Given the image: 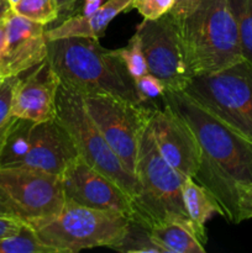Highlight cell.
<instances>
[{"label": "cell", "mask_w": 252, "mask_h": 253, "mask_svg": "<svg viewBox=\"0 0 252 253\" xmlns=\"http://www.w3.org/2000/svg\"><path fill=\"white\" fill-rule=\"evenodd\" d=\"M162 100L190 126L199 143L200 163L193 179L211 193L222 217L237 224V188L252 182V143L184 91L166 90Z\"/></svg>", "instance_id": "obj_1"}, {"label": "cell", "mask_w": 252, "mask_h": 253, "mask_svg": "<svg viewBox=\"0 0 252 253\" xmlns=\"http://www.w3.org/2000/svg\"><path fill=\"white\" fill-rule=\"evenodd\" d=\"M49 66L66 84L81 95H111L142 105L135 79L116 49H106L91 37H66L47 41Z\"/></svg>", "instance_id": "obj_2"}, {"label": "cell", "mask_w": 252, "mask_h": 253, "mask_svg": "<svg viewBox=\"0 0 252 253\" xmlns=\"http://www.w3.org/2000/svg\"><path fill=\"white\" fill-rule=\"evenodd\" d=\"M178 25L193 77L216 73L244 59L229 0H198Z\"/></svg>", "instance_id": "obj_3"}, {"label": "cell", "mask_w": 252, "mask_h": 253, "mask_svg": "<svg viewBox=\"0 0 252 253\" xmlns=\"http://www.w3.org/2000/svg\"><path fill=\"white\" fill-rule=\"evenodd\" d=\"M135 177L140 190L131 202V219L148 230L167 221L192 222L183 204L182 184L185 177L161 156L148 125L141 136Z\"/></svg>", "instance_id": "obj_4"}, {"label": "cell", "mask_w": 252, "mask_h": 253, "mask_svg": "<svg viewBox=\"0 0 252 253\" xmlns=\"http://www.w3.org/2000/svg\"><path fill=\"white\" fill-rule=\"evenodd\" d=\"M131 217L121 212L90 209L67 203L56 216L29 224L39 239L56 253L113 249L125 234Z\"/></svg>", "instance_id": "obj_5"}, {"label": "cell", "mask_w": 252, "mask_h": 253, "mask_svg": "<svg viewBox=\"0 0 252 253\" xmlns=\"http://www.w3.org/2000/svg\"><path fill=\"white\" fill-rule=\"evenodd\" d=\"M184 93L252 143V63L242 59L216 73L193 77Z\"/></svg>", "instance_id": "obj_6"}, {"label": "cell", "mask_w": 252, "mask_h": 253, "mask_svg": "<svg viewBox=\"0 0 252 253\" xmlns=\"http://www.w3.org/2000/svg\"><path fill=\"white\" fill-rule=\"evenodd\" d=\"M56 119L71 135L79 157L120 185L132 202L140 190L137 178L111 150L86 111L81 94L63 83H59L57 90Z\"/></svg>", "instance_id": "obj_7"}, {"label": "cell", "mask_w": 252, "mask_h": 253, "mask_svg": "<svg viewBox=\"0 0 252 253\" xmlns=\"http://www.w3.org/2000/svg\"><path fill=\"white\" fill-rule=\"evenodd\" d=\"M86 111L123 165L135 175L143 130L153 109L111 95H82Z\"/></svg>", "instance_id": "obj_8"}, {"label": "cell", "mask_w": 252, "mask_h": 253, "mask_svg": "<svg viewBox=\"0 0 252 253\" xmlns=\"http://www.w3.org/2000/svg\"><path fill=\"white\" fill-rule=\"evenodd\" d=\"M136 32L140 36L148 73L160 79L166 90L184 91L193 74L174 17L168 12L157 20H143Z\"/></svg>", "instance_id": "obj_9"}, {"label": "cell", "mask_w": 252, "mask_h": 253, "mask_svg": "<svg viewBox=\"0 0 252 253\" xmlns=\"http://www.w3.org/2000/svg\"><path fill=\"white\" fill-rule=\"evenodd\" d=\"M0 187L11 198L26 224L56 216L66 204L62 177L46 170L0 168Z\"/></svg>", "instance_id": "obj_10"}, {"label": "cell", "mask_w": 252, "mask_h": 253, "mask_svg": "<svg viewBox=\"0 0 252 253\" xmlns=\"http://www.w3.org/2000/svg\"><path fill=\"white\" fill-rule=\"evenodd\" d=\"M61 177L67 203L132 217V203L125 190L79 156L69 163Z\"/></svg>", "instance_id": "obj_11"}, {"label": "cell", "mask_w": 252, "mask_h": 253, "mask_svg": "<svg viewBox=\"0 0 252 253\" xmlns=\"http://www.w3.org/2000/svg\"><path fill=\"white\" fill-rule=\"evenodd\" d=\"M148 127L166 162L183 177H194L199 168L200 148L190 126L163 103L162 109H153Z\"/></svg>", "instance_id": "obj_12"}, {"label": "cell", "mask_w": 252, "mask_h": 253, "mask_svg": "<svg viewBox=\"0 0 252 253\" xmlns=\"http://www.w3.org/2000/svg\"><path fill=\"white\" fill-rule=\"evenodd\" d=\"M44 25L20 16L11 10L6 16V41L0 62V78L21 76L46 59Z\"/></svg>", "instance_id": "obj_13"}, {"label": "cell", "mask_w": 252, "mask_h": 253, "mask_svg": "<svg viewBox=\"0 0 252 253\" xmlns=\"http://www.w3.org/2000/svg\"><path fill=\"white\" fill-rule=\"evenodd\" d=\"M61 81L44 59L25 78L20 77L12 94L11 114L17 119L44 123L56 119V98Z\"/></svg>", "instance_id": "obj_14"}, {"label": "cell", "mask_w": 252, "mask_h": 253, "mask_svg": "<svg viewBox=\"0 0 252 253\" xmlns=\"http://www.w3.org/2000/svg\"><path fill=\"white\" fill-rule=\"evenodd\" d=\"M77 157L78 151L71 135L54 119L34 124L29 150L17 167L36 168L61 175Z\"/></svg>", "instance_id": "obj_15"}, {"label": "cell", "mask_w": 252, "mask_h": 253, "mask_svg": "<svg viewBox=\"0 0 252 253\" xmlns=\"http://www.w3.org/2000/svg\"><path fill=\"white\" fill-rule=\"evenodd\" d=\"M132 10V0H108L100 9L88 16L72 15L46 30L47 41L66 37H91L100 40L109 24L124 11Z\"/></svg>", "instance_id": "obj_16"}, {"label": "cell", "mask_w": 252, "mask_h": 253, "mask_svg": "<svg viewBox=\"0 0 252 253\" xmlns=\"http://www.w3.org/2000/svg\"><path fill=\"white\" fill-rule=\"evenodd\" d=\"M150 235L163 253H205L207 232L193 222H163L151 227Z\"/></svg>", "instance_id": "obj_17"}, {"label": "cell", "mask_w": 252, "mask_h": 253, "mask_svg": "<svg viewBox=\"0 0 252 253\" xmlns=\"http://www.w3.org/2000/svg\"><path fill=\"white\" fill-rule=\"evenodd\" d=\"M182 197L184 209L193 224L202 231L207 232L205 224L214 215H224L211 193L198 184L193 178L187 177L182 184Z\"/></svg>", "instance_id": "obj_18"}, {"label": "cell", "mask_w": 252, "mask_h": 253, "mask_svg": "<svg viewBox=\"0 0 252 253\" xmlns=\"http://www.w3.org/2000/svg\"><path fill=\"white\" fill-rule=\"evenodd\" d=\"M34 121L15 119L7 133L4 150L0 157V168L17 167L24 160L30 145Z\"/></svg>", "instance_id": "obj_19"}, {"label": "cell", "mask_w": 252, "mask_h": 253, "mask_svg": "<svg viewBox=\"0 0 252 253\" xmlns=\"http://www.w3.org/2000/svg\"><path fill=\"white\" fill-rule=\"evenodd\" d=\"M111 250L130 253H163L162 249L152 241L150 230L136 220H130L123 239Z\"/></svg>", "instance_id": "obj_20"}, {"label": "cell", "mask_w": 252, "mask_h": 253, "mask_svg": "<svg viewBox=\"0 0 252 253\" xmlns=\"http://www.w3.org/2000/svg\"><path fill=\"white\" fill-rule=\"evenodd\" d=\"M0 253H56L44 245L29 224L12 236L0 239Z\"/></svg>", "instance_id": "obj_21"}, {"label": "cell", "mask_w": 252, "mask_h": 253, "mask_svg": "<svg viewBox=\"0 0 252 253\" xmlns=\"http://www.w3.org/2000/svg\"><path fill=\"white\" fill-rule=\"evenodd\" d=\"M239 30L242 58L252 63V0H229Z\"/></svg>", "instance_id": "obj_22"}, {"label": "cell", "mask_w": 252, "mask_h": 253, "mask_svg": "<svg viewBox=\"0 0 252 253\" xmlns=\"http://www.w3.org/2000/svg\"><path fill=\"white\" fill-rule=\"evenodd\" d=\"M12 11L44 26L56 22L59 16L57 0H20L12 6Z\"/></svg>", "instance_id": "obj_23"}, {"label": "cell", "mask_w": 252, "mask_h": 253, "mask_svg": "<svg viewBox=\"0 0 252 253\" xmlns=\"http://www.w3.org/2000/svg\"><path fill=\"white\" fill-rule=\"evenodd\" d=\"M19 79L20 76L5 78L0 86V157H1L10 127L16 119L11 114V100L15 85Z\"/></svg>", "instance_id": "obj_24"}, {"label": "cell", "mask_w": 252, "mask_h": 253, "mask_svg": "<svg viewBox=\"0 0 252 253\" xmlns=\"http://www.w3.org/2000/svg\"><path fill=\"white\" fill-rule=\"evenodd\" d=\"M116 51L133 79L148 73L147 63H146L145 54H143L140 36L137 35V32H135V35L131 37L125 47L116 49Z\"/></svg>", "instance_id": "obj_25"}, {"label": "cell", "mask_w": 252, "mask_h": 253, "mask_svg": "<svg viewBox=\"0 0 252 253\" xmlns=\"http://www.w3.org/2000/svg\"><path fill=\"white\" fill-rule=\"evenodd\" d=\"M174 0H132V9L140 12L143 20H157L172 10Z\"/></svg>", "instance_id": "obj_26"}, {"label": "cell", "mask_w": 252, "mask_h": 253, "mask_svg": "<svg viewBox=\"0 0 252 253\" xmlns=\"http://www.w3.org/2000/svg\"><path fill=\"white\" fill-rule=\"evenodd\" d=\"M135 84L138 94H140L145 103L150 100H155L157 98H162V95L166 91V88L162 82L151 73L136 78Z\"/></svg>", "instance_id": "obj_27"}, {"label": "cell", "mask_w": 252, "mask_h": 253, "mask_svg": "<svg viewBox=\"0 0 252 253\" xmlns=\"http://www.w3.org/2000/svg\"><path fill=\"white\" fill-rule=\"evenodd\" d=\"M252 219V182L237 188V224Z\"/></svg>", "instance_id": "obj_28"}, {"label": "cell", "mask_w": 252, "mask_h": 253, "mask_svg": "<svg viewBox=\"0 0 252 253\" xmlns=\"http://www.w3.org/2000/svg\"><path fill=\"white\" fill-rule=\"evenodd\" d=\"M26 222L21 219L0 215V239L16 235Z\"/></svg>", "instance_id": "obj_29"}, {"label": "cell", "mask_w": 252, "mask_h": 253, "mask_svg": "<svg viewBox=\"0 0 252 253\" xmlns=\"http://www.w3.org/2000/svg\"><path fill=\"white\" fill-rule=\"evenodd\" d=\"M0 215L1 216L17 217V219L22 220L20 210L17 209V207L12 202L11 198L6 194V192L1 187H0Z\"/></svg>", "instance_id": "obj_30"}, {"label": "cell", "mask_w": 252, "mask_h": 253, "mask_svg": "<svg viewBox=\"0 0 252 253\" xmlns=\"http://www.w3.org/2000/svg\"><path fill=\"white\" fill-rule=\"evenodd\" d=\"M197 1L198 0H174V4H173V7L169 11V14L179 24L192 11V9L195 6Z\"/></svg>", "instance_id": "obj_31"}, {"label": "cell", "mask_w": 252, "mask_h": 253, "mask_svg": "<svg viewBox=\"0 0 252 253\" xmlns=\"http://www.w3.org/2000/svg\"><path fill=\"white\" fill-rule=\"evenodd\" d=\"M108 0H82V5L78 11H74L72 15H81V16H88L94 14L103 6ZM71 15V16H72ZM66 19V17H64Z\"/></svg>", "instance_id": "obj_32"}, {"label": "cell", "mask_w": 252, "mask_h": 253, "mask_svg": "<svg viewBox=\"0 0 252 253\" xmlns=\"http://www.w3.org/2000/svg\"><path fill=\"white\" fill-rule=\"evenodd\" d=\"M78 1H81V0H57V4H58V9H59L58 19L61 16H64V17L68 16V15L73 11V9L76 7V4Z\"/></svg>", "instance_id": "obj_33"}, {"label": "cell", "mask_w": 252, "mask_h": 253, "mask_svg": "<svg viewBox=\"0 0 252 253\" xmlns=\"http://www.w3.org/2000/svg\"><path fill=\"white\" fill-rule=\"evenodd\" d=\"M5 41H6V17L0 22V62H1L2 52H4Z\"/></svg>", "instance_id": "obj_34"}, {"label": "cell", "mask_w": 252, "mask_h": 253, "mask_svg": "<svg viewBox=\"0 0 252 253\" xmlns=\"http://www.w3.org/2000/svg\"><path fill=\"white\" fill-rule=\"evenodd\" d=\"M10 10H11V4L9 0H0V22L7 16Z\"/></svg>", "instance_id": "obj_35"}, {"label": "cell", "mask_w": 252, "mask_h": 253, "mask_svg": "<svg viewBox=\"0 0 252 253\" xmlns=\"http://www.w3.org/2000/svg\"><path fill=\"white\" fill-rule=\"evenodd\" d=\"M19 1H20V0H9V2H10V4H11V7L14 6L15 4H17V2H19Z\"/></svg>", "instance_id": "obj_36"}, {"label": "cell", "mask_w": 252, "mask_h": 253, "mask_svg": "<svg viewBox=\"0 0 252 253\" xmlns=\"http://www.w3.org/2000/svg\"><path fill=\"white\" fill-rule=\"evenodd\" d=\"M2 82H4V79H2V78H0V86H1V84H2Z\"/></svg>", "instance_id": "obj_37"}]
</instances>
